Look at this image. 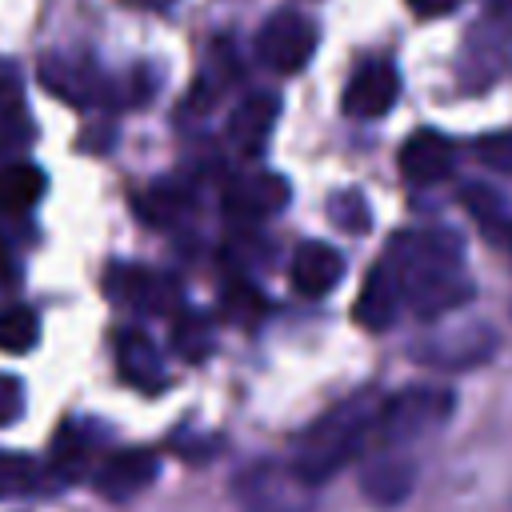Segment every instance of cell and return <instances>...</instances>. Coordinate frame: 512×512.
I'll use <instances>...</instances> for the list:
<instances>
[{"label":"cell","instance_id":"cell-29","mask_svg":"<svg viewBox=\"0 0 512 512\" xmlns=\"http://www.w3.org/2000/svg\"><path fill=\"white\" fill-rule=\"evenodd\" d=\"M476 156L480 164L496 168V172H512V132H488L476 140Z\"/></svg>","mask_w":512,"mask_h":512},{"label":"cell","instance_id":"cell-4","mask_svg":"<svg viewBox=\"0 0 512 512\" xmlns=\"http://www.w3.org/2000/svg\"><path fill=\"white\" fill-rule=\"evenodd\" d=\"M236 496L248 512H312V484L288 464H256L236 480Z\"/></svg>","mask_w":512,"mask_h":512},{"label":"cell","instance_id":"cell-7","mask_svg":"<svg viewBox=\"0 0 512 512\" xmlns=\"http://www.w3.org/2000/svg\"><path fill=\"white\" fill-rule=\"evenodd\" d=\"M104 288L112 300L140 308V312H176L180 308V284L144 264H112L104 276Z\"/></svg>","mask_w":512,"mask_h":512},{"label":"cell","instance_id":"cell-28","mask_svg":"<svg viewBox=\"0 0 512 512\" xmlns=\"http://www.w3.org/2000/svg\"><path fill=\"white\" fill-rule=\"evenodd\" d=\"M224 300V308L236 316V320H252V316H260L264 312V296L252 288V284H244V280H236V284H228V292L220 296Z\"/></svg>","mask_w":512,"mask_h":512},{"label":"cell","instance_id":"cell-13","mask_svg":"<svg viewBox=\"0 0 512 512\" xmlns=\"http://www.w3.org/2000/svg\"><path fill=\"white\" fill-rule=\"evenodd\" d=\"M288 276H292V288H296L300 296H328V292L340 284V276H344V256H340L332 244L304 240V244H296V252H292Z\"/></svg>","mask_w":512,"mask_h":512},{"label":"cell","instance_id":"cell-15","mask_svg":"<svg viewBox=\"0 0 512 512\" xmlns=\"http://www.w3.org/2000/svg\"><path fill=\"white\" fill-rule=\"evenodd\" d=\"M40 84L48 92H56L68 104H96L108 96V84L96 68L80 64V60H64V56H44L40 60Z\"/></svg>","mask_w":512,"mask_h":512},{"label":"cell","instance_id":"cell-22","mask_svg":"<svg viewBox=\"0 0 512 512\" xmlns=\"http://www.w3.org/2000/svg\"><path fill=\"white\" fill-rule=\"evenodd\" d=\"M192 204H196V196L188 188H180V184H156V188H148L140 196L136 208H140V216L148 224H176Z\"/></svg>","mask_w":512,"mask_h":512},{"label":"cell","instance_id":"cell-25","mask_svg":"<svg viewBox=\"0 0 512 512\" xmlns=\"http://www.w3.org/2000/svg\"><path fill=\"white\" fill-rule=\"evenodd\" d=\"M328 216H332L336 228H344V232H352V236H360V232L372 228V208H368V200H364L356 188H340V192L328 200Z\"/></svg>","mask_w":512,"mask_h":512},{"label":"cell","instance_id":"cell-2","mask_svg":"<svg viewBox=\"0 0 512 512\" xmlns=\"http://www.w3.org/2000/svg\"><path fill=\"white\" fill-rule=\"evenodd\" d=\"M452 412V396L440 388H408L392 400H384L380 420H376V440L384 448H400L424 432H432L444 416Z\"/></svg>","mask_w":512,"mask_h":512},{"label":"cell","instance_id":"cell-17","mask_svg":"<svg viewBox=\"0 0 512 512\" xmlns=\"http://www.w3.org/2000/svg\"><path fill=\"white\" fill-rule=\"evenodd\" d=\"M400 300H404L400 280H396L392 264L380 260V264L364 276V288H360V296H356V320H360L364 328H372V332H384V328L396 320Z\"/></svg>","mask_w":512,"mask_h":512},{"label":"cell","instance_id":"cell-12","mask_svg":"<svg viewBox=\"0 0 512 512\" xmlns=\"http://www.w3.org/2000/svg\"><path fill=\"white\" fill-rule=\"evenodd\" d=\"M280 116V100L272 92H252L244 96L232 116H228V144L240 152V156H260L268 136H272V124Z\"/></svg>","mask_w":512,"mask_h":512},{"label":"cell","instance_id":"cell-18","mask_svg":"<svg viewBox=\"0 0 512 512\" xmlns=\"http://www.w3.org/2000/svg\"><path fill=\"white\" fill-rule=\"evenodd\" d=\"M116 368H120V376H124L128 384H136V388H144V392H156V388L168 384L156 344H152L144 332H136V328H128V332L116 336Z\"/></svg>","mask_w":512,"mask_h":512},{"label":"cell","instance_id":"cell-21","mask_svg":"<svg viewBox=\"0 0 512 512\" xmlns=\"http://www.w3.org/2000/svg\"><path fill=\"white\" fill-rule=\"evenodd\" d=\"M88 464V432L80 424H60L56 440H52V456H48V476L52 484H72L80 480Z\"/></svg>","mask_w":512,"mask_h":512},{"label":"cell","instance_id":"cell-24","mask_svg":"<svg viewBox=\"0 0 512 512\" xmlns=\"http://www.w3.org/2000/svg\"><path fill=\"white\" fill-rule=\"evenodd\" d=\"M40 464L24 452H0V500L4 496H24L40 484Z\"/></svg>","mask_w":512,"mask_h":512},{"label":"cell","instance_id":"cell-10","mask_svg":"<svg viewBox=\"0 0 512 512\" xmlns=\"http://www.w3.org/2000/svg\"><path fill=\"white\" fill-rule=\"evenodd\" d=\"M396 96H400L396 68L384 60H368L352 72V80L344 88V112L356 120H376L396 104Z\"/></svg>","mask_w":512,"mask_h":512},{"label":"cell","instance_id":"cell-26","mask_svg":"<svg viewBox=\"0 0 512 512\" xmlns=\"http://www.w3.org/2000/svg\"><path fill=\"white\" fill-rule=\"evenodd\" d=\"M172 344L180 356L188 360H204L208 348H212V324L200 316V312H180L176 328H172Z\"/></svg>","mask_w":512,"mask_h":512},{"label":"cell","instance_id":"cell-11","mask_svg":"<svg viewBox=\"0 0 512 512\" xmlns=\"http://www.w3.org/2000/svg\"><path fill=\"white\" fill-rule=\"evenodd\" d=\"M400 176L408 184H436L452 172V160H456V148L448 136L432 132V128H416L404 144H400Z\"/></svg>","mask_w":512,"mask_h":512},{"label":"cell","instance_id":"cell-31","mask_svg":"<svg viewBox=\"0 0 512 512\" xmlns=\"http://www.w3.org/2000/svg\"><path fill=\"white\" fill-rule=\"evenodd\" d=\"M460 0H408V8L416 12V16H444V12H452Z\"/></svg>","mask_w":512,"mask_h":512},{"label":"cell","instance_id":"cell-9","mask_svg":"<svg viewBox=\"0 0 512 512\" xmlns=\"http://www.w3.org/2000/svg\"><path fill=\"white\" fill-rule=\"evenodd\" d=\"M492 352H496V332L484 324H468L456 332L428 336L424 344H416L412 356L424 364H436V368H472V364H484Z\"/></svg>","mask_w":512,"mask_h":512},{"label":"cell","instance_id":"cell-1","mask_svg":"<svg viewBox=\"0 0 512 512\" xmlns=\"http://www.w3.org/2000/svg\"><path fill=\"white\" fill-rule=\"evenodd\" d=\"M380 400L376 396H352L344 404H336L332 412H324L296 444V460L292 468L308 480L320 484L332 472H340L372 436H376V420H380Z\"/></svg>","mask_w":512,"mask_h":512},{"label":"cell","instance_id":"cell-16","mask_svg":"<svg viewBox=\"0 0 512 512\" xmlns=\"http://www.w3.org/2000/svg\"><path fill=\"white\" fill-rule=\"evenodd\" d=\"M36 140L28 104H24V80L12 60H0V152H20Z\"/></svg>","mask_w":512,"mask_h":512},{"label":"cell","instance_id":"cell-20","mask_svg":"<svg viewBox=\"0 0 512 512\" xmlns=\"http://www.w3.org/2000/svg\"><path fill=\"white\" fill-rule=\"evenodd\" d=\"M44 188H48V176L36 164H28V160L0 164V212L4 216H20V212L36 208Z\"/></svg>","mask_w":512,"mask_h":512},{"label":"cell","instance_id":"cell-23","mask_svg":"<svg viewBox=\"0 0 512 512\" xmlns=\"http://www.w3.org/2000/svg\"><path fill=\"white\" fill-rule=\"evenodd\" d=\"M40 340V316L28 304L0 308V352H28Z\"/></svg>","mask_w":512,"mask_h":512},{"label":"cell","instance_id":"cell-5","mask_svg":"<svg viewBox=\"0 0 512 512\" xmlns=\"http://www.w3.org/2000/svg\"><path fill=\"white\" fill-rule=\"evenodd\" d=\"M396 272V268H392ZM400 292L408 300V308L420 320H436L448 316L452 308L472 300V284L460 268H424V272H396Z\"/></svg>","mask_w":512,"mask_h":512},{"label":"cell","instance_id":"cell-8","mask_svg":"<svg viewBox=\"0 0 512 512\" xmlns=\"http://www.w3.org/2000/svg\"><path fill=\"white\" fill-rule=\"evenodd\" d=\"M460 236L444 228H420V232H400L388 244V264L396 272H424V268H460Z\"/></svg>","mask_w":512,"mask_h":512},{"label":"cell","instance_id":"cell-14","mask_svg":"<svg viewBox=\"0 0 512 512\" xmlns=\"http://www.w3.org/2000/svg\"><path fill=\"white\" fill-rule=\"evenodd\" d=\"M156 456L148 448H124V452H112L100 472H96V488L108 496V500H128L136 492H144L152 480H156Z\"/></svg>","mask_w":512,"mask_h":512},{"label":"cell","instance_id":"cell-27","mask_svg":"<svg viewBox=\"0 0 512 512\" xmlns=\"http://www.w3.org/2000/svg\"><path fill=\"white\" fill-rule=\"evenodd\" d=\"M460 204L484 224V232L496 228V224H504V200H500L492 188H484V184H468V188L460 192Z\"/></svg>","mask_w":512,"mask_h":512},{"label":"cell","instance_id":"cell-30","mask_svg":"<svg viewBox=\"0 0 512 512\" xmlns=\"http://www.w3.org/2000/svg\"><path fill=\"white\" fill-rule=\"evenodd\" d=\"M24 412V384L16 376H4L0 372V428L4 424H16Z\"/></svg>","mask_w":512,"mask_h":512},{"label":"cell","instance_id":"cell-32","mask_svg":"<svg viewBox=\"0 0 512 512\" xmlns=\"http://www.w3.org/2000/svg\"><path fill=\"white\" fill-rule=\"evenodd\" d=\"M12 276H16V264H12V252H8V244L0 240V288H4V284H8Z\"/></svg>","mask_w":512,"mask_h":512},{"label":"cell","instance_id":"cell-19","mask_svg":"<svg viewBox=\"0 0 512 512\" xmlns=\"http://www.w3.org/2000/svg\"><path fill=\"white\" fill-rule=\"evenodd\" d=\"M412 480H416L412 460H408V456L388 452V456H376V460L364 468L360 488L368 492V500H372V504H400V500L412 492Z\"/></svg>","mask_w":512,"mask_h":512},{"label":"cell","instance_id":"cell-6","mask_svg":"<svg viewBox=\"0 0 512 512\" xmlns=\"http://www.w3.org/2000/svg\"><path fill=\"white\" fill-rule=\"evenodd\" d=\"M288 180L280 172H264V168H252V172H240L236 180H228L220 204H224V216L228 220H240V224H256V220H268L276 216L284 204H288Z\"/></svg>","mask_w":512,"mask_h":512},{"label":"cell","instance_id":"cell-3","mask_svg":"<svg viewBox=\"0 0 512 512\" xmlns=\"http://www.w3.org/2000/svg\"><path fill=\"white\" fill-rule=\"evenodd\" d=\"M316 52V24L292 8H280L264 20V28L256 32V56L264 68L292 76L300 72Z\"/></svg>","mask_w":512,"mask_h":512},{"label":"cell","instance_id":"cell-33","mask_svg":"<svg viewBox=\"0 0 512 512\" xmlns=\"http://www.w3.org/2000/svg\"><path fill=\"white\" fill-rule=\"evenodd\" d=\"M488 8H492L496 16H504V20H512V0H488Z\"/></svg>","mask_w":512,"mask_h":512}]
</instances>
